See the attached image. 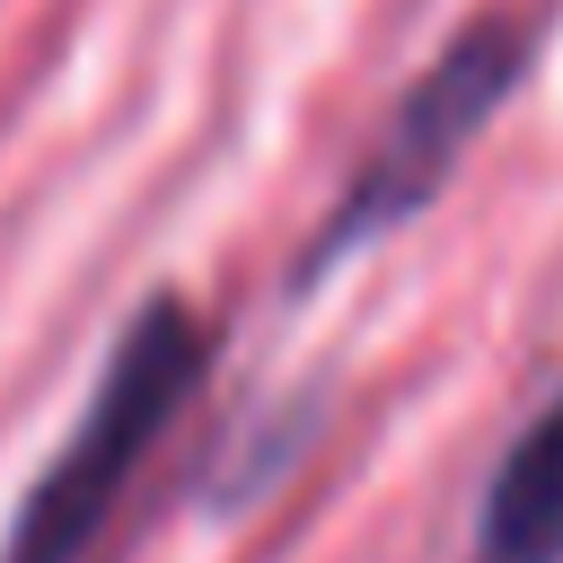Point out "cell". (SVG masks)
<instances>
[{"label": "cell", "mask_w": 563, "mask_h": 563, "mask_svg": "<svg viewBox=\"0 0 563 563\" xmlns=\"http://www.w3.org/2000/svg\"><path fill=\"white\" fill-rule=\"evenodd\" d=\"M202 369H211V325L176 290H150L123 317V334H114L97 387H88L79 431L26 484L0 563H88V545L106 537V519L132 493V475L150 466V449L176 431V413L202 387Z\"/></svg>", "instance_id": "1"}, {"label": "cell", "mask_w": 563, "mask_h": 563, "mask_svg": "<svg viewBox=\"0 0 563 563\" xmlns=\"http://www.w3.org/2000/svg\"><path fill=\"white\" fill-rule=\"evenodd\" d=\"M519 79H528V18L493 9V18L457 26V35L440 44V62L396 97V114H387V123L369 132V150L352 158V176H343V194L325 202V220L308 229V255L290 264V282H317V273H334L343 255H361V246H378L387 229H405V220L449 185V167L466 158V141L519 97Z\"/></svg>", "instance_id": "2"}, {"label": "cell", "mask_w": 563, "mask_h": 563, "mask_svg": "<svg viewBox=\"0 0 563 563\" xmlns=\"http://www.w3.org/2000/svg\"><path fill=\"white\" fill-rule=\"evenodd\" d=\"M466 563H563V396L501 449Z\"/></svg>", "instance_id": "3"}]
</instances>
